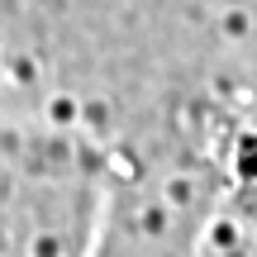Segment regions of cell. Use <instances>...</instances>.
<instances>
[{"instance_id": "3957f363", "label": "cell", "mask_w": 257, "mask_h": 257, "mask_svg": "<svg viewBox=\"0 0 257 257\" xmlns=\"http://www.w3.org/2000/svg\"><path fill=\"white\" fill-rule=\"evenodd\" d=\"M191 257H257V138L224 200L214 205L210 224L200 229Z\"/></svg>"}, {"instance_id": "6da1fadb", "label": "cell", "mask_w": 257, "mask_h": 257, "mask_svg": "<svg viewBox=\"0 0 257 257\" xmlns=\"http://www.w3.org/2000/svg\"><path fill=\"white\" fill-rule=\"evenodd\" d=\"M205 95H257V0H0V119L110 148Z\"/></svg>"}, {"instance_id": "7a4b0ae2", "label": "cell", "mask_w": 257, "mask_h": 257, "mask_svg": "<svg viewBox=\"0 0 257 257\" xmlns=\"http://www.w3.org/2000/svg\"><path fill=\"white\" fill-rule=\"evenodd\" d=\"M110 148L76 124L0 119V257H91Z\"/></svg>"}]
</instances>
